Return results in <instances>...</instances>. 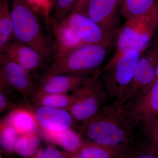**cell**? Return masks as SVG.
<instances>
[{"instance_id":"cell-13","label":"cell","mask_w":158,"mask_h":158,"mask_svg":"<svg viewBox=\"0 0 158 158\" xmlns=\"http://www.w3.org/2000/svg\"><path fill=\"white\" fill-rule=\"evenodd\" d=\"M40 129L60 131L74 127L73 118L69 110L44 106L33 108Z\"/></svg>"},{"instance_id":"cell-9","label":"cell","mask_w":158,"mask_h":158,"mask_svg":"<svg viewBox=\"0 0 158 158\" xmlns=\"http://www.w3.org/2000/svg\"><path fill=\"white\" fill-rule=\"evenodd\" d=\"M0 87L14 90L25 100L31 99L36 90L31 72L0 54Z\"/></svg>"},{"instance_id":"cell-8","label":"cell","mask_w":158,"mask_h":158,"mask_svg":"<svg viewBox=\"0 0 158 158\" xmlns=\"http://www.w3.org/2000/svg\"><path fill=\"white\" fill-rule=\"evenodd\" d=\"M158 62V37L142 54L120 102L125 103L147 90L154 80Z\"/></svg>"},{"instance_id":"cell-18","label":"cell","mask_w":158,"mask_h":158,"mask_svg":"<svg viewBox=\"0 0 158 158\" xmlns=\"http://www.w3.org/2000/svg\"><path fill=\"white\" fill-rule=\"evenodd\" d=\"M5 119L19 135L37 132L39 130L34 112L30 108H15Z\"/></svg>"},{"instance_id":"cell-15","label":"cell","mask_w":158,"mask_h":158,"mask_svg":"<svg viewBox=\"0 0 158 158\" xmlns=\"http://www.w3.org/2000/svg\"><path fill=\"white\" fill-rule=\"evenodd\" d=\"M39 130L46 141L59 145L70 153L77 152L85 142L81 135L73 127L60 131H52L40 128Z\"/></svg>"},{"instance_id":"cell-20","label":"cell","mask_w":158,"mask_h":158,"mask_svg":"<svg viewBox=\"0 0 158 158\" xmlns=\"http://www.w3.org/2000/svg\"><path fill=\"white\" fill-rule=\"evenodd\" d=\"M14 40V24L9 0H0V52Z\"/></svg>"},{"instance_id":"cell-4","label":"cell","mask_w":158,"mask_h":158,"mask_svg":"<svg viewBox=\"0 0 158 158\" xmlns=\"http://www.w3.org/2000/svg\"><path fill=\"white\" fill-rule=\"evenodd\" d=\"M110 48L83 44L65 56L57 58L48 68L42 78L59 74H89L101 70Z\"/></svg>"},{"instance_id":"cell-23","label":"cell","mask_w":158,"mask_h":158,"mask_svg":"<svg viewBox=\"0 0 158 158\" xmlns=\"http://www.w3.org/2000/svg\"><path fill=\"white\" fill-rule=\"evenodd\" d=\"M138 128L142 137L153 148L158 155V118L157 116L141 121Z\"/></svg>"},{"instance_id":"cell-11","label":"cell","mask_w":158,"mask_h":158,"mask_svg":"<svg viewBox=\"0 0 158 158\" xmlns=\"http://www.w3.org/2000/svg\"><path fill=\"white\" fill-rule=\"evenodd\" d=\"M125 103L130 115L139 123L140 121L158 115V80L149 89Z\"/></svg>"},{"instance_id":"cell-30","label":"cell","mask_w":158,"mask_h":158,"mask_svg":"<svg viewBox=\"0 0 158 158\" xmlns=\"http://www.w3.org/2000/svg\"><path fill=\"white\" fill-rule=\"evenodd\" d=\"M91 1V0H77L73 12H78L86 15V11L88 4Z\"/></svg>"},{"instance_id":"cell-2","label":"cell","mask_w":158,"mask_h":158,"mask_svg":"<svg viewBox=\"0 0 158 158\" xmlns=\"http://www.w3.org/2000/svg\"><path fill=\"white\" fill-rule=\"evenodd\" d=\"M15 40L48 58L53 51L43 29L38 13L26 0H12L11 10Z\"/></svg>"},{"instance_id":"cell-22","label":"cell","mask_w":158,"mask_h":158,"mask_svg":"<svg viewBox=\"0 0 158 158\" xmlns=\"http://www.w3.org/2000/svg\"><path fill=\"white\" fill-rule=\"evenodd\" d=\"M40 140L38 133L20 135L14 147V152L24 158L31 156L39 149Z\"/></svg>"},{"instance_id":"cell-14","label":"cell","mask_w":158,"mask_h":158,"mask_svg":"<svg viewBox=\"0 0 158 158\" xmlns=\"http://www.w3.org/2000/svg\"><path fill=\"white\" fill-rule=\"evenodd\" d=\"M122 0H91L88 4L86 15L105 29L118 30L116 15Z\"/></svg>"},{"instance_id":"cell-17","label":"cell","mask_w":158,"mask_h":158,"mask_svg":"<svg viewBox=\"0 0 158 158\" xmlns=\"http://www.w3.org/2000/svg\"><path fill=\"white\" fill-rule=\"evenodd\" d=\"M130 149L84 142L75 152H68L69 158H125Z\"/></svg>"},{"instance_id":"cell-6","label":"cell","mask_w":158,"mask_h":158,"mask_svg":"<svg viewBox=\"0 0 158 158\" xmlns=\"http://www.w3.org/2000/svg\"><path fill=\"white\" fill-rule=\"evenodd\" d=\"M144 52L129 51L110 68L101 70L102 81L110 100L121 101Z\"/></svg>"},{"instance_id":"cell-29","label":"cell","mask_w":158,"mask_h":158,"mask_svg":"<svg viewBox=\"0 0 158 158\" xmlns=\"http://www.w3.org/2000/svg\"><path fill=\"white\" fill-rule=\"evenodd\" d=\"M0 91V113L19 107L17 103L9 95V90L1 88Z\"/></svg>"},{"instance_id":"cell-21","label":"cell","mask_w":158,"mask_h":158,"mask_svg":"<svg viewBox=\"0 0 158 158\" xmlns=\"http://www.w3.org/2000/svg\"><path fill=\"white\" fill-rule=\"evenodd\" d=\"M158 0H122V14L126 19L147 13L153 8Z\"/></svg>"},{"instance_id":"cell-1","label":"cell","mask_w":158,"mask_h":158,"mask_svg":"<svg viewBox=\"0 0 158 158\" xmlns=\"http://www.w3.org/2000/svg\"><path fill=\"white\" fill-rule=\"evenodd\" d=\"M138 124L125 104L110 100L75 129L85 142L130 149L135 141Z\"/></svg>"},{"instance_id":"cell-25","label":"cell","mask_w":158,"mask_h":158,"mask_svg":"<svg viewBox=\"0 0 158 158\" xmlns=\"http://www.w3.org/2000/svg\"><path fill=\"white\" fill-rule=\"evenodd\" d=\"M140 141L136 137L135 144L125 158H158V154L144 138Z\"/></svg>"},{"instance_id":"cell-28","label":"cell","mask_w":158,"mask_h":158,"mask_svg":"<svg viewBox=\"0 0 158 158\" xmlns=\"http://www.w3.org/2000/svg\"><path fill=\"white\" fill-rule=\"evenodd\" d=\"M25 158H69V153L60 151L52 145L40 148L33 155Z\"/></svg>"},{"instance_id":"cell-16","label":"cell","mask_w":158,"mask_h":158,"mask_svg":"<svg viewBox=\"0 0 158 158\" xmlns=\"http://www.w3.org/2000/svg\"><path fill=\"white\" fill-rule=\"evenodd\" d=\"M54 24L56 41L55 59L65 56L84 44L69 27L65 19L61 22H54Z\"/></svg>"},{"instance_id":"cell-32","label":"cell","mask_w":158,"mask_h":158,"mask_svg":"<svg viewBox=\"0 0 158 158\" xmlns=\"http://www.w3.org/2000/svg\"><path fill=\"white\" fill-rule=\"evenodd\" d=\"M158 80V62L156 68L155 77L154 80L153 82V83H152V84L151 85H152V84H153V83H154V82L155 81H157V80ZM150 87H149V88H150ZM149 88H148V89H149Z\"/></svg>"},{"instance_id":"cell-31","label":"cell","mask_w":158,"mask_h":158,"mask_svg":"<svg viewBox=\"0 0 158 158\" xmlns=\"http://www.w3.org/2000/svg\"><path fill=\"white\" fill-rule=\"evenodd\" d=\"M153 9L155 17L156 31L157 32L158 31V1L154 6Z\"/></svg>"},{"instance_id":"cell-24","label":"cell","mask_w":158,"mask_h":158,"mask_svg":"<svg viewBox=\"0 0 158 158\" xmlns=\"http://www.w3.org/2000/svg\"><path fill=\"white\" fill-rule=\"evenodd\" d=\"M19 135L6 119L0 125V142L2 148L7 153L14 152L15 145Z\"/></svg>"},{"instance_id":"cell-12","label":"cell","mask_w":158,"mask_h":158,"mask_svg":"<svg viewBox=\"0 0 158 158\" xmlns=\"http://www.w3.org/2000/svg\"><path fill=\"white\" fill-rule=\"evenodd\" d=\"M95 73L89 74H59L44 78L42 79L37 91L61 94L72 92L85 85Z\"/></svg>"},{"instance_id":"cell-5","label":"cell","mask_w":158,"mask_h":158,"mask_svg":"<svg viewBox=\"0 0 158 158\" xmlns=\"http://www.w3.org/2000/svg\"><path fill=\"white\" fill-rule=\"evenodd\" d=\"M72 94L75 101L68 110L73 118L74 127L95 115L110 100L102 81L101 70Z\"/></svg>"},{"instance_id":"cell-10","label":"cell","mask_w":158,"mask_h":158,"mask_svg":"<svg viewBox=\"0 0 158 158\" xmlns=\"http://www.w3.org/2000/svg\"><path fill=\"white\" fill-rule=\"evenodd\" d=\"M2 54L30 72L38 70L43 66L47 57L29 46L14 40L5 48Z\"/></svg>"},{"instance_id":"cell-19","label":"cell","mask_w":158,"mask_h":158,"mask_svg":"<svg viewBox=\"0 0 158 158\" xmlns=\"http://www.w3.org/2000/svg\"><path fill=\"white\" fill-rule=\"evenodd\" d=\"M35 106H44L68 110L73 104V94L44 93L36 91L31 98Z\"/></svg>"},{"instance_id":"cell-3","label":"cell","mask_w":158,"mask_h":158,"mask_svg":"<svg viewBox=\"0 0 158 158\" xmlns=\"http://www.w3.org/2000/svg\"><path fill=\"white\" fill-rule=\"evenodd\" d=\"M126 20L116 39L115 54L102 71L114 65L129 51L136 50L144 52L151 44L152 39L156 32L153 8L147 13Z\"/></svg>"},{"instance_id":"cell-26","label":"cell","mask_w":158,"mask_h":158,"mask_svg":"<svg viewBox=\"0 0 158 158\" xmlns=\"http://www.w3.org/2000/svg\"><path fill=\"white\" fill-rule=\"evenodd\" d=\"M77 0H54L53 15L55 23H59L70 14Z\"/></svg>"},{"instance_id":"cell-27","label":"cell","mask_w":158,"mask_h":158,"mask_svg":"<svg viewBox=\"0 0 158 158\" xmlns=\"http://www.w3.org/2000/svg\"><path fill=\"white\" fill-rule=\"evenodd\" d=\"M32 8L38 13L43 15L51 20V11L53 8L54 0H26Z\"/></svg>"},{"instance_id":"cell-7","label":"cell","mask_w":158,"mask_h":158,"mask_svg":"<svg viewBox=\"0 0 158 158\" xmlns=\"http://www.w3.org/2000/svg\"><path fill=\"white\" fill-rule=\"evenodd\" d=\"M69 27L84 44L110 48L119 31L105 29L86 15L73 12L65 18Z\"/></svg>"}]
</instances>
